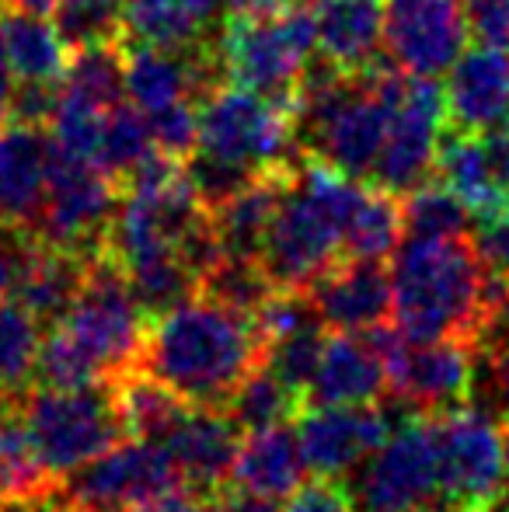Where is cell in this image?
I'll return each instance as SVG.
<instances>
[{"mask_svg":"<svg viewBox=\"0 0 509 512\" xmlns=\"http://www.w3.org/2000/svg\"><path fill=\"white\" fill-rule=\"evenodd\" d=\"M468 18L461 0H387L384 46L398 70L440 77L468 49Z\"/></svg>","mask_w":509,"mask_h":512,"instance_id":"7c38bea8","label":"cell"},{"mask_svg":"<svg viewBox=\"0 0 509 512\" xmlns=\"http://www.w3.org/2000/svg\"><path fill=\"white\" fill-rule=\"evenodd\" d=\"M461 7L478 42L509 46V0H461Z\"/></svg>","mask_w":509,"mask_h":512,"instance_id":"ab89813d","label":"cell"},{"mask_svg":"<svg viewBox=\"0 0 509 512\" xmlns=\"http://www.w3.org/2000/svg\"><path fill=\"white\" fill-rule=\"evenodd\" d=\"M489 286L492 272L468 234L405 237L391 265V314L408 342H475L489 310Z\"/></svg>","mask_w":509,"mask_h":512,"instance_id":"7a4b0ae2","label":"cell"},{"mask_svg":"<svg viewBox=\"0 0 509 512\" xmlns=\"http://www.w3.org/2000/svg\"><path fill=\"white\" fill-rule=\"evenodd\" d=\"M119 196L123 189L95 161L63 154L49 140V192L35 237L84 258L98 255L105 248Z\"/></svg>","mask_w":509,"mask_h":512,"instance_id":"ba28073f","label":"cell"},{"mask_svg":"<svg viewBox=\"0 0 509 512\" xmlns=\"http://www.w3.org/2000/svg\"><path fill=\"white\" fill-rule=\"evenodd\" d=\"M49 192V133L7 122L0 129V230L39 234Z\"/></svg>","mask_w":509,"mask_h":512,"instance_id":"ac0fdd59","label":"cell"},{"mask_svg":"<svg viewBox=\"0 0 509 512\" xmlns=\"http://www.w3.org/2000/svg\"><path fill=\"white\" fill-rule=\"evenodd\" d=\"M60 0H4L7 11H25V14H53Z\"/></svg>","mask_w":509,"mask_h":512,"instance_id":"f6af8a7d","label":"cell"},{"mask_svg":"<svg viewBox=\"0 0 509 512\" xmlns=\"http://www.w3.org/2000/svg\"><path fill=\"white\" fill-rule=\"evenodd\" d=\"M112 384V394H116L119 415H123L126 436L129 439H143V443H164L175 422L182 418V411L189 408V401H182L175 391L154 380L143 370H126L119 373Z\"/></svg>","mask_w":509,"mask_h":512,"instance_id":"4316f807","label":"cell"},{"mask_svg":"<svg viewBox=\"0 0 509 512\" xmlns=\"http://www.w3.org/2000/svg\"><path fill=\"white\" fill-rule=\"evenodd\" d=\"M387 0H311L314 49L342 70H367L384 46Z\"/></svg>","mask_w":509,"mask_h":512,"instance_id":"44dd1931","label":"cell"},{"mask_svg":"<svg viewBox=\"0 0 509 512\" xmlns=\"http://www.w3.org/2000/svg\"><path fill=\"white\" fill-rule=\"evenodd\" d=\"M436 512H447V509H436Z\"/></svg>","mask_w":509,"mask_h":512,"instance_id":"f907efd6","label":"cell"},{"mask_svg":"<svg viewBox=\"0 0 509 512\" xmlns=\"http://www.w3.org/2000/svg\"><path fill=\"white\" fill-rule=\"evenodd\" d=\"M297 443L311 478L342 481L394 432V418L377 405H314L297 415Z\"/></svg>","mask_w":509,"mask_h":512,"instance_id":"4fadbf2b","label":"cell"},{"mask_svg":"<svg viewBox=\"0 0 509 512\" xmlns=\"http://www.w3.org/2000/svg\"><path fill=\"white\" fill-rule=\"evenodd\" d=\"M293 171H265V175H255L245 189H238L231 199H224L220 206L210 209L213 230H217V241L224 255H241V258L262 255V244L272 227V216H276L279 196H283Z\"/></svg>","mask_w":509,"mask_h":512,"instance_id":"d4e9b609","label":"cell"},{"mask_svg":"<svg viewBox=\"0 0 509 512\" xmlns=\"http://www.w3.org/2000/svg\"><path fill=\"white\" fill-rule=\"evenodd\" d=\"M356 512H436L443 509L436 418L412 411L391 436L356 467L346 488Z\"/></svg>","mask_w":509,"mask_h":512,"instance_id":"52a82bcc","label":"cell"},{"mask_svg":"<svg viewBox=\"0 0 509 512\" xmlns=\"http://www.w3.org/2000/svg\"><path fill=\"white\" fill-rule=\"evenodd\" d=\"M84 269H88L84 255L53 248V244L39 241V237H28L14 300H21L42 324H53L63 310L74 304L77 290L84 283Z\"/></svg>","mask_w":509,"mask_h":512,"instance_id":"603a6c76","label":"cell"},{"mask_svg":"<svg viewBox=\"0 0 509 512\" xmlns=\"http://www.w3.org/2000/svg\"><path fill=\"white\" fill-rule=\"evenodd\" d=\"M224 7L227 0H126V39L161 49L210 46V28Z\"/></svg>","mask_w":509,"mask_h":512,"instance_id":"cb8c5ba5","label":"cell"},{"mask_svg":"<svg viewBox=\"0 0 509 512\" xmlns=\"http://www.w3.org/2000/svg\"><path fill=\"white\" fill-rule=\"evenodd\" d=\"M276 290L272 279L265 276L258 258H241V255H220L210 269L199 276V290L203 297H213L220 304L255 314L265 304V297Z\"/></svg>","mask_w":509,"mask_h":512,"instance_id":"e575fe53","label":"cell"},{"mask_svg":"<svg viewBox=\"0 0 509 512\" xmlns=\"http://www.w3.org/2000/svg\"><path fill=\"white\" fill-rule=\"evenodd\" d=\"M49 331H56L98 380H116L119 373L133 370L140 359L147 317L129 290L123 265L109 251L88 258L74 304L49 324Z\"/></svg>","mask_w":509,"mask_h":512,"instance_id":"5b68a950","label":"cell"},{"mask_svg":"<svg viewBox=\"0 0 509 512\" xmlns=\"http://www.w3.org/2000/svg\"><path fill=\"white\" fill-rule=\"evenodd\" d=\"M307 481V464L300 453L297 432L286 425L245 432L238 460H234L231 485L241 492L265 495V499H290Z\"/></svg>","mask_w":509,"mask_h":512,"instance_id":"7402d4cb","label":"cell"},{"mask_svg":"<svg viewBox=\"0 0 509 512\" xmlns=\"http://www.w3.org/2000/svg\"><path fill=\"white\" fill-rule=\"evenodd\" d=\"M53 28L70 53L126 42V0H60Z\"/></svg>","mask_w":509,"mask_h":512,"instance_id":"1f68e13d","label":"cell"},{"mask_svg":"<svg viewBox=\"0 0 509 512\" xmlns=\"http://www.w3.org/2000/svg\"><path fill=\"white\" fill-rule=\"evenodd\" d=\"M401 209H405V237H461L471 230L468 206L436 178L401 196Z\"/></svg>","mask_w":509,"mask_h":512,"instance_id":"836d02e7","label":"cell"},{"mask_svg":"<svg viewBox=\"0 0 509 512\" xmlns=\"http://www.w3.org/2000/svg\"><path fill=\"white\" fill-rule=\"evenodd\" d=\"M224 411L238 422L241 432H258V429L293 422L304 411V398L297 391H290L262 359L238 384V391L231 394Z\"/></svg>","mask_w":509,"mask_h":512,"instance_id":"f1b7e54d","label":"cell"},{"mask_svg":"<svg viewBox=\"0 0 509 512\" xmlns=\"http://www.w3.org/2000/svg\"><path fill=\"white\" fill-rule=\"evenodd\" d=\"M447 122L454 133H492L509 122V49L478 42L450 67Z\"/></svg>","mask_w":509,"mask_h":512,"instance_id":"e0dca14e","label":"cell"},{"mask_svg":"<svg viewBox=\"0 0 509 512\" xmlns=\"http://www.w3.org/2000/svg\"><path fill=\"white\" fill-rule=\"evenodd\" d=\"M363 189L367 182L342 175L318 157L297 164L258 255L276 290H307L328 265L346 258V230Z\"/></svg>","mask_w":509,"mask_h":512,"instance_id":"3957f363","label":"cell"},{"mask_svg":"<svg viewBox=\"0 0 509 512\" xmlns=\"http://www.w3.org/2000/svg\"><path fill=\"white\" fill-rule=\"evenodd\" d=\"M440 478L447 512H489L503 502V425L475 405L440 411Z\"/></svg>","mask_w":509,"mask_h":512,"instance_id":"9c48e42d","label":"cell"},{"mask_svg":"<svg viewBox=\"0 0 509 512\" xmlns=\"http://www.w3.org/2000/svg\"><path fill=\"white\" fill-rule=\"evenodd\" d=\"M283 512H356L346 485L335 478L304 481L290 499H283Z\"/></svg>","mask_w":509,"mask_h":512,"instance_id":"f35d334b","label":"cell"},{"mask_svg":"<svg viewBox=\"0 0 509 512\" xmlns=\"http://www.w3.org/2000/svg\"><path fill=\"white\" fill-rule=\"evenodd\" d=\"M126 512H213V495L189 485V481H175V485L161 488V492L136 502V506Z\"/></svg>","mask_w":509,"mask_h":512,"instance_id":"60d3db41","label":"cell"},{"mask_svg":"<svg viewBox=\"0 0 509 512\" xmlns=\"http://www.w3.org/2000/svg\"><path fill=\"white\" fill-rule=\"evenodd\" d=\"M468 405L482 408L499 425L509 422V342H475Z\"/></svg>","mask_w":509,"mask_h":512,"instance_id":"8d00e7d4","label":"cell"},{"mask_svg":"<svg viewBox=\"0 0 509 512\" xmlns=\"http://www.w3.org/2000/svg\"><path fill=\"white\" fill-rule=\"evenodd\" d=\"M391 394L387 366L367 335L335 331L325 338L318 373L307 387L304 408L314 405H374Z\"/></svg>","mask_w":509,"mask_h":512,"instance_id":"ffe728a7","label":"cell"},{"mask_svg":"<svg viewBox=\"0 0 509 512\" xmlns=\"http://www.w3.org/2000/svg\"><path fill=\"white\" fill-rule=\"evenodd\" d=\"M401 241H405L401 196L367 182L360 206H356L346 230V258H374V262H384V258H391L398 251Z\"/></svg>","mask_w":509,"mask_h":512,"instance_id":"83f0119b","label":"cell"},{"mask_svg":"<svg viewBox=\"0 0 509 512\" xmlns=\"http://www.w3.org/2000/svg\"><path fill=\"white\" fill-rule=\"evenodd\" d=\"M56 506H60V502H56ZM60 512H74V509H67V506H60Z\"/></svg>","mask_w":509,"mask_h":512,"instance_id":"681fc988","label":"cell"},{"mask_svg":"<svg viewBox=\"0 0 509 512\" xmlns=\"http://www.w3.org/2000/svg\"><path fill=\"white\" fill-rule=\"evenodd\" d=\"M42 345V321L21 300H0V391L21 394L35 380V359Z\"/></svg>","mask_w":509,"mask_h":512,"instance_id":"4dcf8cb0","label":"cell"},{"mask_svg":"<svg viewBox=\"0 0 509 512\" xmlns=\"http://www.w3.org/2000/svg\"><path fill=\"white\" fill-rule=\"evenodd\" d=\"M241 439H245V432L238 429V422L224 408L189 405L161 446L175 460L182 481L217 495L220 488L231 485Z\"/></svg>","mask_w":509,"mask_h":512,"instance_id":"d6986e66","label":"cell"},{"mask_svg":"<svg viewBox=\"0 0 509 512\" xmlns=\"http://www.w3.org/2000/svg\"><path fill=\"white\" fill-rule=\"evenodd\" d=\"M325 324H314V328L293 331V335L279 338V342L265 345V363L269 370L283 380L290 391H297L300 398H307V387H311L314 373H318L321 352H325Z\"/></svg>","mask_w":509,"mask_h":512,"instance_id":"d590c367","label":"cell"},{"mask_svg":"<svg viewBox=\"0 0 509 512\" xmlns=\"http://www.w3.org/2000/svg\"><path fill=\"white\" fill-rule=\"evenodd\" d=\"M475 373V342L471 338H440V342H408L387 363L391 398L419 415L461 408L471 398Z\"/></svg>","mask_w":509,"mask_h":512,"instance_id":"5bb4252c","label":"cell"},{"mask_svg":"<svg viewBox=\"0 0 509 512\" xmlns=\"http://www.w3.org/2000/svg\"><path fill=\"white\" fill-rule=\"evenodd\" d=\"M56 492V478L46 471L28 436L21 411L0 422V502L46 499Z\"/></svg>","mask_w":509,"mask_h":512,"instance_id":"f546056e","label":"cell"},{"mask_svg":"<svg viewBox=\"0 0 509 512\" xmlns=\"http://www.w3.org/2000/svg\"><path fill=\"white\" fill-rule=\"evenodd\" d=\"M433 178L443 182L475 220L509 199V122L492 133H450L436 150Z\"/></svg>","mask_w":509,"mask_h":512,"instance_id":"9a60e30c","label":"cell"},{"mask_svg":"<svg viewBox=\"0 0 509 512\" xmlns=\"http://www.w3.org/2000/svg\"><path fill=\"white\" fill-rule=\"evenodd\" d=\"M262 356L255 314L192 293L147 321L136 370L161 380L189 405L224 408Z\"/></svg>","mask_w":509,"mask_h":512,"instance_id":"6da1fadb","label":"cell"},{"mask_svg":"<svg viewBox=\"0 0 509 512\" xmlns=\"http://www.w3.org/2000/svg\"><path fill=\"white\" fill-rule=\"evenodd\" d=\"M0 39H4L14 81L60 84L70 67V56H74L46 21V14L4 11L0 14Z\"/></svg>","mask_w":509,"mask_h":512,"instance_id":"484cf974","label":"cell"},{"mask_svg":"<svg viewBox=\"0 0 509 512\" xmlns=\"http://www.w3.org/2000/svg\"><path fill=\"white\" fill-rule=\"evenodd\" d=\"M213 512H283V502L265 499V495L241 492V488L227 485L213 495Z\"/></svg>","mask_w":509,"mask_h":512,"instance_id":"7bdbcfd3","label":"cell"},{"mask_svg":"<svg viewBox=\"0 0 509 512\" xmlns=\"http://www.w3.org/2000/svg\"><path fill=\"white\" fill-rule=\"evenodd\" d=\"M307 297L328 331L360 335L391 317V272L374 258H339L307 286Z\"/></svg>","mask_w":509,"mask_h":512,"instance_id":"2e32d148","label":"cell"},{"mask_svg":"<svg viewBox=\"0 0 509 512\" xmlns=\"http://www.w3.org/2000/svg\"><path fill=\"white\" fill-rule=\"evenodd\" d=\"M154 136H150V122L147 115L136 105L119 102L105 119L102 129V143H98L95 164L112 178V182L123 189V182L154 154Z\"/></svg>","mask_w":509,"mask_h":512,"instance_id":"d6a6232c","label":"cell"},{"mask_svg":"<svg viewBox=\"0 0 509 512\" xmlns=\"http://www.w3.org/2000/svg\"><path fill=\"white\" fill-rule=\"evenodd\" d=\"M314 53L311 0H286L262 14H224L217 32V60L224 81L290 102Z\"/></svg>","mask_w":509,"mask_h":512,"instance_id":"277c9868","label":"cell"},{"mask_svg":"<svg viewBox=\"0 0 509 512\" xmlns=\"http://www.w3.org/2000/svg\"><path fill=\"white\" fill-rule=\"evenodd\" d=\"M175 481H182V474L164 446L123 439L109 453L56 481L53 495L74 512H126Z\"/></svg>","mask_w":509,"mask_h":512,"instance_id":"8fae6325","label":"cell"},{"mask_svg":"<svg viewBox=\"0 0 509 512\" xmlns=\"http://www.w3.org/2000/svg\"><path fill=\"white\" fill-rule=\"evenodd\" d=\"M471 241H475L478 255L489 265L492 276L509 283V199L503 203V209H496L492 216L478 220V230Z\"/></svg>","mask_w":509,"mask_h":512,"instance_id":"74e56055","label":"cell"},{"mask_svg":"<svg viewBox=\"0 0 509 512\" xmlns=\"http://www.w3.org/2000/svg\"><path fill=\"white\" fill-rule=\"evenodd\" d=\"M18 411L35 453L56 481L129 439L109 380L70 387V391L28 387L18 401Z\"/></svg>","mask_w":509,"mask_h":512,"instance_id":"8992f818","label":"cell"},{"mask_svg":"<svg viewBox=\"0 0 509 512\" xmlns=\"http://www.w3.org/2000/svg\"><path fill=\"white\" fill-rule=\"evenodd\" d=\"M443 126H447V95H443L440 81L401 70L391 126H387V140L370 185H381L394 196H408L422 182H429L436 168Z\"/></svg>","mask_w":509,"mask_h":512,"instance_id":"30bf717a","label":"cell"},{"mask_svg":"<svg viewBox=\"0 0 509 512\" xmlns=\"http://www.w3.org/2000/svg\"><path fill=\"white\" fill-rule=\"evenodd\" d=\"M489 512H506V502H499V506H496V509H489Z\"/></svg>","mask_w":509,"mask_h":512,"instance_id":"c3c4849f","label":"cell"},{"mask_svg":"<svg viewBox=\"0 0 509 512\" xmlns=\"http://www.w3.org/2000/svg\"><path fill=\"white\" fill-rule=\"evenodd\" d=\"M11 91H14V74H11V63H7V53H4V39H0V129L7 126V119H11Z\"/></svg>","mask_w":509,"mask_h":512,"instance_id":"ee69618b","label":"cell"},{"mask_svg":"<svg viewBox=\"0 0 509 512\" xmlns=\"http://www.w3.org/2000/svg\"><path fill=\"white\" fill-rule=\"evenodd\" d=\"M18 401L21 398H14V394L0 391V422H4L7 415H14V411H18Z\"/></svg>","mask_w":509,"mask_h":512,"instance_id":"7dc6e473","label":"cell"},{"mask_svg":"<svg viewBox=\"0 0 509 512\" xmlns=\"http://www.w3.org/2000/svg\"><path fill=\"white\" fill-rule=\"evenodd\" d=\"M28 237H35V234L0 230V300L14 297V286H18V269H21V255H25Z\"/></svg>","mask_w":509,"mask_h":512,"instance_id":"b9f144b4","label":"cell"},{"mask_svg":"<svg viewBox=\"0 0 509 512\" xmlns=\"http://www.w3.org/2000/svg\"><path fill=\"white\" fill-rule=\"evenodd\" d=\"M503 502L509 506V422H503Z\"/></svg>","mask_w":509,"mask_h":512,"instance_id":"bcb514c9","label":"cell"}]
</instances>
